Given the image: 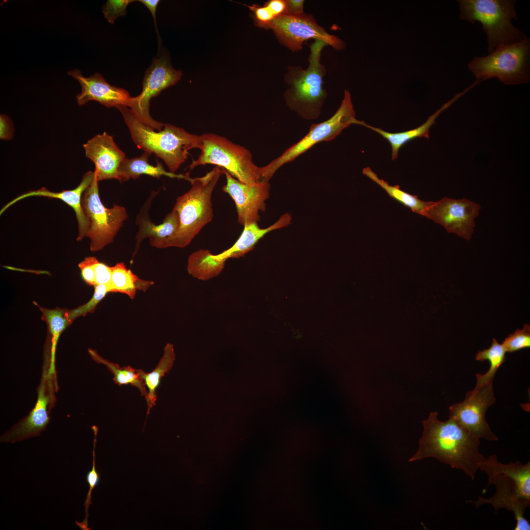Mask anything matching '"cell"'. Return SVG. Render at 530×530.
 Listing matches in <instances>:
<instances>
[{
    "label": "cell",
    "instance_id": "34",
    "mask_svg": "<svg viewBox=\"0 0 530 530\" xmlns=\"http://www.w3.org/2000/svg\"><path fill=\"white\" fill-rule=\"evenodd\" d=\"M134 1L132 0H108L102 7V12L108 23L114 24L115 21L120 16L126 14V8L129 3Z\"/></svg>",
    "mask_w": 530,
    "mask_h": 530
},
{
    "label": "cell",
    "instance_id": "5",
    "mask_svg": "<svg viewBox=\"0 0 530 530\" xmlns=\"http://www.w3.org/2000/svg\"><path fill=\"white\" fill-rule=\"evenodd\" d=\"M326 45L322 41L315 40L310 46L308 68L290 66L285 76L288 86L284 94L287 105L307 120L319 116L327 97L323 87L326 68L320 62L321 51Z\"/></svg>",
    "mask_w": 530,
    "mask_h": 530
},
{
    "label": "cell",
    "instance_id": "13",
    "mask_svg": "<svg viewBox=\"0 0 530 530\" xmlns=\"http://www.w3.org/2000/svg\"><path fill=\"white\" fill-rule=\"evenodd\" d=\"M182 75V71L174 69L166 56L160 54L154 58L145 73L141 93L132 97L128 106L134 116L154 130H162L164 124L153 119L150 114V101L162 90L175 84Z\"/></svg>",
    "mask_w": 530,
    "mask_h": 530
},
{
    "label": "cell",
    "instance_id": "29",
    "mask_svg": "<svg viewBox=\"0 0 530 530\" xmlns=\"http://www.w3.org/2000/svg\"><path fill=\"white\" fill-rule=\"evenodd\" d=\"M42 312V319L48 326L51 338L50 370L55 372V352L59 337L62 332L73 321L70 318L69 311L56 307L48 309L39 306Z\"/></svg>",
    "mask_w": 530,
    "mask_h": 530
},
{
    "label": "cell",
    "instance_id": "22",
    "mask_svg": "<svg viewBox=\"0 0 530 530\" xmlns=\"http://www.w3.org/2000/svg\"><path fill=\"white\" fill-rule=\"evenodd\" d=\"M469 89L470 87L456 94L451 100L444 104L433 114L429 116L423 124L413 130L398 133H391L381 128L370 126L364 121H361L360 125L377 132L387 139L392 147V159L395 160L398 157V151L400 147L407 142L417 137H424L428 138L429 129L435 123V119L438 116Z\"/></svg>",
    "mask_w": 530,
    "mask_h": 530
},
{
    "label": "cell",
    "instance_id": "12",
    "mask_svg": "<svg viewBox=\"0 0 530 530\" xmlns=\"http://www.w3.org/2000/svg\"><path fill=\"white\" fill-rule=\"evenodd\" d=\"M265 28H271L279 42L292 52L302 49L304 41L320 40L336 50L345 49V43L336 36L329 34L318 25L312 15L304 12L283 13L269 22Z\"/></svg>",
    "mask_w": 530,
    "mask_h": 530
},
{
    "label": "cell",
    "instance_id": "28",
    "mask_svg": "<svg viewBox=\"0 0 530 530\" xmlns=\"http://www.w3.org/2000/svg\"><path fill=\"white\" fill-rule=\"evenodd\" d=\"M88 352L94 361L105 365L113 374V380L117 385L121 386L131 384L137 388L141 395L146 400L147 399L148 392L139 369H134L130 366L121 368L118 364L104 359L94 350L89 349Z\"/></svg>",
    "mask_w": 530,
    "mask_h": 530
},
{
    "label": "cell",
    "instance_id": "21",
    "mask_svg": "<svg viewBox=\"0 0 530 530\" xmlns=\"http://www.w3.org/2000/svg\"><path fill=\"white\" fill-rule=\"evenodd\" d=\"M292 216L289 213L282 214L274 223L266 228H261L258 222L245 224L240 237L230 248L216 254L221 259L227 260L229 258H238L244 256L252 251L259 240L268 233L281 229L289 225Z\"/></svg>",
    "mask_w": 530,
    "mask_h": 530
},
{
    "label": "cell",
    "instance_id": "16",
    "mask_svg": "<svg viewBox=\"0 0 530 530\" xmlns=\"http://www.w3.org/2000/svg\"><path fill=\"white\" fill-rule=\"evenodd\" d=\"M226 184L222 187L235 202L239 224L244 225L260 220V212L266 209L265 201L269 197L268 182L255 184L242 183L224 169Z\"/></svg>",
    "mask_w": 530,
    "mask_h": 530
},
{
    "label": "cell",
    "instance_id": "4",
    "mask_svg": "<svg viewBox=\"0 0 530 530\" xmlns=\"http://www.w3.org/2000/svg\"><path fill=\"white\" fill-rule=\"evenodd\" d=\"M116 108L137 147L162 159L170 172L175 173L186 161L190 150L200 147V135L169 124H164L162 130L156 132L138 121L128 106L120 105Z\"/></svg>",
    "mask_w": 530,
    "mask_h": 530
},
{
    "label": "cell",
    "instance_id": "26",
    "mask_svg": "<svg viewBox=\"0 0 530 530\" xmlns=\"http://www.w3.org/2000/svg\"><path fill=\"white\" fill-rule=\"evenodd\" d=\"M175 353L173 345L168 343L164 347L163 355L158 364L151 372L146 373L139 369L141 376L148 388L147 412L149 414L151 409L155 405L157 400L156 390L159 387L161 378L172 368L174 359Z\"/></svg>",
    "mask_w": 530,
    "mask_h": 530
},
{
    "label": "cell",
    "instance_id": "15",
    "mask_svg": "<svg viewBox=\"0 0 530 530\" xmlns=\"http://www.w3.org/2000/svg\"><path fill=\"white\" fill-rule=\"evenodd\" d=\"M480 206L468 199L444 197L434 202L425 216L442 225L449 233H453L469 240L475 227L474 219L479 214Z\"/></svg>",
    "mask_w": 530,
    "mask_h": 530
},
{
    "label": "cell",
    "instance_id": "10",
    "mask_svg": "<svg viewBox=\"0 0 530 530\" xmlns=\"http://www.w3.org/2000/svg\"><path fill=\"white\" fill-rule=\"evenodd\" d=\"M95 173L92 184L84 191L81 198L82 209L90 222L86 237L90 239V248L93 252L101 250L112 243L128 217L124 207L114 204L112 208H107L103 204Z\"/></svg>",
    "mask_w": 530,
    "mask_h": 530
},
{
    "label": "cell",
    "instance_id": "23",
    "mask_svg": "<svg viewBox=\"0 0 530 530\" xmlns=\"http://www.w3.org/2000/svg\"><path fill=\"white\" fill-rule=\"evenodd\" d=\"M151 155L144 151L139 157L131 159L126 158L118 169V180L121 183L131 178L136 179L143 174L158 178L165 176L171 178L185 179L188 181L190 179L189 173L183 175L166 171L162 163L158 161L156 166L151 165L148 161Z\"/></svg>",
    "mask_w": 530,
    "mask_h": 530
},
{
    "label": "cell",
    "instance_id": "6",
    "mask_svg": "<svg viewBox=\"0 0 530 530\" xmlns=\"http://www.w3.org/2000/svg\"><path fill=\"white\" fill-rule=\"evenodd\" d=\"M460 17L474 23L479 22L486 33L488 51L491 53L497 47L519 41L526 37L511 23L517 19L515 0H458Z\"/></svg>",
    "mask_w": 530,
    "mask_h": 530
},
{
    "label": "cell",
    "instance_id": "38",
    "mask_svg": "<svg viewBox=\"0 0 530 530\" xmlns=\"http://www.w3.org/2000/svg\"><path fill=\"white\" fill-rule=\"evenodd\" d=\"M14 128L10 118L4 114L0 116V138L4 140H8L13 136Z\"/></svg>",
    "mask_w": 530,
    "mask_h": 530
},
{
    "label": "cell",
    "instance_id": "33",
    "mask_svg": "<svg viewBox=\"0 0 530 530\" xmlns=\"http://www.w3.org/2000/svg\"><path fill=\"white\" fill-rule=\"evenodd\" d=\"M94 288L95 291L93 296L87 303L78 307L75 310L69 311L70 318L72 321L77 317L81 315L84 316L88 313H92L98 303L108 292L106 285H97L95 286Z\"/></svg>",
    "mask_w": 530,
    "mask_h": 530
},
{
    "label": "cell",
    "instance_id": "35",
    "mask_svg": "<svg viewBox=\"0 0 530 530\" xmlns=\"http://www.w3.org/2000/svg\"><path fill=\"white\" fill-rule=\"evenodd\" d=\"M246 6L253 12L256 25L260 27L265 28L269 22L278 17L268 1L263 6L256 4Z\"/></svg>",
    "mask_w": 530,
    "mask_h": 530
},
{
    "label": "cell",
    "instance_id": "14",
    "mask_svg": "<svg viewBox=\"0 0 530 530\" xmlns=\"http://www.w3.org/2000/svg\"><path fill=\"white\" fill-rule=\"evenodd\" d=\"M495 401L492 382L477 391L467 392L463 401L450 407L449 418L479 439L497 441L485 419L487 410Z\"/></svg>",
    "mask_w": 530,
    "mask_h": 530
},
{
    "label": "cell",
    "instance_id": "39",
    "mask_svg": "<svg viewBox=\"0 0 530 530\" xmlns=\"http://www.w3.org/2000/svg\"><path fill=\"white\" fill-rule=\"evenodd\" d=\"M304 2L303 0H286V8L285 13L292 14L303 13Z\"/></svg>",
    "mask_w": 530,
    "mask_h": 530
},
{
    "label": "cell",
    "instance_id": "11",
    "mask_svg": "<svg viewBox=\"0 0 530 530\" xmlns=\"http://www.w3.org/2000/svg\"><path fill=\"white\" fill-rule=\"evenodd\" d=\"M50 357H46L37 389V399L28 415L0 436V442L15 443L40 435L50 421V411L55 402L58 385L56 375L50 371Z\"/></svg>",
    "mask_w": 530,
    "mask_h": 530
},
{
    "label": "cell",
    "instance_id": "8",
    "mask_svg": "<svg viewBox=\"0 0 530 530\" xmlns=\"http://www.w3.org/2000/svg\"><path fill=\"white\" fill-rule=\"evenodd\" d=\"M201 136V153L189 166V171L199 165L214 164L247 184L260 182L259 167L253 162L251 153L225 137L208 133Z\"/></svg>",
    "mask_w": 530,
    "mask_h": 530
},
{
    "label": "cell",
    "instance_id": "20",
    "mask_svg": "<svg viewBox=\"0 0 530 530\" xmlns=\"http://www.w3.org/2000/svg\"><path fill=\"white\" fill-rule=\"evenodd\" d=\"M155 196V194L152 193L137 216L136 224L139 228L135 236V253L138 250L142 241L146 238H149L150 241L163 239L172 237L178 230L179 215L173 209L166 215L162 223L156 225L152 222L148 213Z\"/></svg>",
    "mask_w": 530,
    "mask_h": 530
},
{
    "label": "cell",
    "instance_id": "36",
    "mask_svg": "<svg viewBox=\"0 0 530 530\" xmlns=\"http://www.w3.org/2000/svg\"><path fill=\"white\" fill-rule=\"evenodd\" d=\"M97 261V259L95 257H88L79 264L84 281L88 285L94 287L96 286L95 265Z\"/></svg>",
    "mask_w": 530,
    "mask_h": 530
},
{
    "label": "cell",
    "instance_id": "9",
    "mask_svg": "<svg viewBox=\"0 0 530 530\" xmlns=\"http://www.w3.org/2000/svg\"><path fill=\"white\" fill-rule=\"evenodd\" d=\"M359 121L355 117L350 93L347 90H345L340 106L331 118L320 123L312 125L308 133L301 140L266 165L259 167L260 182H268L282 165L292 161L316 144L333 139L344 129L353 124L359 125Z\"/></svg>",
    "mask_w": 530,
    "mask_h": 530
},
{
    "label": "cell",
    "instance_id": "27",
    "mask_svg": "<svg viewBox=\"0 0 530 530\" xmlns=\"http://www.w3.org/2000/svg\"><path fill=\"white\" fill-rule=\"evenodd\" d=\"M362 173L384 189L390 196L410 208L412 212L425 216L433 201L426 202L419 199L417 195H411L400 189L398 185L391 186L386 181L379 178L370 167L363 169Z\"/></svg>",
    "mask_w": 530,
    "mask_h": 530
},
{
    "label": "cell",
    "instance_id": "40",
    "mask_svg": "<svg viewBox=\"0 0 530 530\" xmlns=\"http://www.w3.org/2000/svg\"><path fill=\"white\" fill-rule=\"evenodd\" d=\"M138 1L140 2L142 4H143L149 10L151 13L152 14V15L153 16V17L154 24H155V26H156L157 33V35L158 36L159 41L160 39L159 38V32H158V31L157 25V22H156V9H157V7L158 6V4L160 2V0H138Z\"/></svg>",
    "mask_w": 530,
    "mask_h": 530
},
{
    "label": "cell",
    "instance_id": "18",
    "mask_svg": "<svg viewBox=\"0 0 530 530\" xmlns=\"http://www.w3.org/2000/svg\"><path fill=\"white\" fill-rule=\"evenodd\" d=\"M83 146L86 157L95 164L98 181L118 180V169L126 157L113 136L104 132L88 140Z\"/></svg>",
    "mask_w": 530,
    "mask_h": 530
},
{
    "label": "cell",
    "instance_id": "24",
    "mask_svg": "<svg viewBox=\"0 0 530 530\" xmlns=\"http://www.w3.org/2000/svg\"><path fill=\"white\" fill-rule=\"evenodd\" d=\"M226 260L213 255L207 249L191 253L187 260V270L199 280L206 281L216 277L223 269Z\"/></svg>",
    "mask_w": 530,
    "mask_h": 530
},
{
    "label": "cell",
    "instance_id": "32",
    "mask_svg": "<svg viewBox=\"0 0 530 530\" xmlns=\"http://www.w3.org/2000/svg\"><path fill=\"white\" fill-rule=\"evenodd\" d=\"M506 352L510 353L529 348L530 347V326L524 324L521 330L517 329L515 332L509 334L502 343Z\"/></svg>",
    "mask_w": 530,
    "mask_h": 530
},
{
    "label": "cell",
    "instance_id": "3",
    "mask_svg": "<svg viewBox=\"0 0 530 530\" xmlns=\"http://www.w3.org/2000/svg\"><path fill=\"white\" fill-rule=\"evenodd\" d=\"M224 169L216 166L202 177L190 178V189L179 196L173 208L179 215V227L172 237L150 241L153 247L184 248L187 246L201 230L212 220L213 210L212 195Z\"/></svg>",
    "mask_w": 530,
    "mask_h": 530
},
{
    "label": "cell",
    "instance_id": "7",
    "mask_svg": "<svg viewBox=\"0 0 530 530\" xmlns=\"http://www.w3.org/2000/svg\"><path fill=\"white\" fill-rule=\"evenodd\" d=\"M530 40L526 37L501 45L486 56L475 57L469 67L479 81L496 78L505 84L527 83L530 79Z\"/></svg>",
    "mask_w": 530,
    "mask_h": 530
},
{
    "label": "cell",
    "instance_id": "2",
    "mask_svg": "<svg viewBox=\"0 0 530 530\" xmlns=\"http://www.w3.org/2000/svg\"><path fill=\"white\" fill-rule=\"evenodd\" d=\"M479 469L486 473L488 485L494 484L496 492L489 498L479 496L476 501L466 502L473 503L476 508L488 504L494 507L495 513L500 508L512 511L516 521L514 530H530V524L524 513L530 506V462L504 464L493 454L485 458Z\"/></svg>",
    "mask_w": 530,
    "mask_h": 530
},
{
    "label": "cell",
    "instance_id": "19",
    "mask_svg": "<svg viewBox=\"0 0 530 530\" xmlns=\"http://www.w3.org/2000/svg\"><path fill=\"white\" fill-rule=\"evenodd\" d=\"M95 176V171L85 173L79 185L75 189L63 190L60 192H52L46 187H42L35 190L26 192L10 201L3 206L0 211V215L10 206L24 198L32 196H42L57 198L62 200L71 207L75 212L78 223L79 235L77 241L81 240L85 237L90 227V221L85 215L81 206V196L84 191L92 184Z\"/></svg>",
    "mask_w": 530,
    "mask_h": 530
},
{
    "label": "cell",
    "instance_id": "25",
    "mask_svg": "<svg viewBox=\"0 0 530 530\" xmlns=\"http://www.w3.org/2000/svg\"><path fill=\"white\" fill-rule=\"evenodd\" d=\"M111 278L106 286L107 292L124 293L133 299L137 290L145 291L153 282L139 278L124 263L111 266Z\"/></svg>",
    "mask_w": 530,
    "mask_h": 530
},
{
    "label": "cell",
    "instance_id": "37",
    "mask_svg": "<svg viewBox=\"0 0 530 530\" xmlns=\"http://www.w3.org/2000/svg\"><path fill=\"white\" fill-rule=\"evenodd\" d=\"M95 273L96 286L104 285L107 286L109 284L111 278V266L97 260L95 265Z\"/></svg>",
    "mask_w": 530,
    "mask_h": 530
},
{
    "label": "cell",
    "instance_id": "1",
    "mask_svg": "<svg viewBox=\"0 0 530 530\" xmlns=\"http://www.w3.org/2000/svg\"><path fill=\"white\" fill-rule=\"evenodd\" d=\"M438 413L431 412L423 421V435L419 448L410 462L434 457L452 468L462 470L474 480L485 457L478 449L479 438L461 427L452 419L441 421Z\"/></svg>",
    "mask_w": 530,
    "mask_h": 530
},
{
    "label": "cell",
    "instance_id": "30",
    "mask_svg": "<svg viewBox=\"0 0 530 530\" xmlns=\"http://www.w3.org/2000/svg\"><path fill=\"white\" fill-rule=\"evenodd\" d=\"M505 353L502 344L493 338L490 347L479 351L475 358L479 361L488 360L490 366L488 371L484 374L477 373V382L475 388L472 390L477 391L484 385L493 381L494 376L499 367L505 361Z\"/></svg>",
    "mask_w": 530,
    "mask_h": 530
},
{
    "label": "cell",
    "instance_id": "17",
    "mask_svg": "<svg viewBox=\"0 0 530 530\" xmlns=\"http://www.w3.org/2000/svg\"><path fill=\"white\" fill-rule=\"evenodd\" d=\"M68 74L77 80L81 86L80 93L76 96L79 106L90 101L98 102L107 107L120 105L128 106L130 103L132 97L127 90L111 85L98 73L86 78L80 70L75 69Z\"/></svg>",
    "mask_w": 530,
    "mask_h": 530
},
{
    "label": "cell",
    "instance_id": "31",
    "mask_svg": "<svg viewBox=\"0 0 530 530\" xmlns=\"http://www.w3.org/2000/svg\"><path fill=\"white\" fill-rule=\"evenodd\" d=\"M91 428L93 429L94 434L93 462L92 469L87 473L86 476V480L89 486V489L84 503L85 516L83 521L81 522H79L78 521L75 522L76 525L82 530H90L88 526V519L89 516L88 509L89 506L91 504L92 491L95 487L98 485L100 480V475L96 470L95 467V447L97 442V436L98 429V427L96 425L92 426Z\"/></svg>",
    "mask_w": 530,
    "mask_h": 530
}]
</instances>
